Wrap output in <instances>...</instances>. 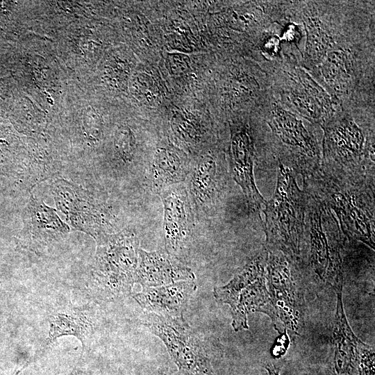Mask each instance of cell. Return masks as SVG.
<instances>
[{
	"instance_id": "21",
	"label": "cell",
	"mask_w": 375,
	"mask_h": 375,
	"mask_svg": "<svg viewBox=\"0 0 375 375\" xmlns=\"http://www.w3.org/2000/svg\"><path fill=\"white\" fill-rule=\"evenodd\" d=\"M192 162L187 156L170 147H158L150 160L147 181L154 192L186 181Z\"/></svg>"
},
{
	"instance_id": "8",
	"label": "cell",
	"mask_w": 375,
	"mask_h": 375,
	"mask_svg": "<svg viewBox=\"0 0 375 375\" xmlns=\"http://www.w3.org/2000/svg\"><path fill=\"white\" fill-rule=\"evenodd\" d=\"M263 69L269 76L273 98L301 117L320 126L338 106L299 65L283 62Z\"/></svg>"
},
{
	"instance_id": "5",
	"label": "cell",
	"mask_w": 375,
	"mask_h": 375,
	"mask_svg": "<svg viewBox=\"0 0 375 375\" xmlns=\"http://www.w3.org/2000/svg\"><path fill=\"white\" fill-rule=\"evenodd\" d=\"M265 147L276 163L306 178L321 166L322 130L278 103L272 94L258 109Z\"/></svg>"
},
{
	"instance_id": "13",
	"label": "cell",
	"mask_w": 375,
	"mask_h": 375,
	"mask_svg": "<svg viewBox=\"0 0 375 375\" xmlns=\"http://www.w3.org/2000/svg\"><path fill=\"white\" fill-rule=\"evenodd\" d=\"M143 324L165 344L172 360L185 375H212L209 359L183 317L147 314Z\"/></svg>"
},
{
	"instance_id": "11",
	"label": "cell",
	"mask_w": 375,
	"mask_h": 375,
	"mask_svg": "<svg viewBox=\"0 0 375 375\" xmlns=\"http://www.w3.org/2000/svg\"><path fill=\"white\" fill-rule=\"evenodd\" d=\"M267 251L250 259L226 285L215 288L214 297L221 303L230 306L232 326L235 331L248 329L247 315L253 312L265 313L269 303L266 286Z\"/></svg>"
},
{
	"instance_id": "9",
	"label": "cell",
	"mask_w": 375,
	"mask_h": 375,
	"mask_svg": "<svg viewBox=\"0 0 375 375\" xmlns=\"http://www.w3.org/2000/svg\"><path fill=\"white\" fill-rule=\"evenodd\" d=\"M229 125V173L241 188L249 208L258 212L266 203L257 188L253 172L258 156H267L261 119L254 110L245 118L232 119Z\"/></svg>"
},
{
	"instance_id": "22",
	"label": "cell",
	"mask_w": 375,
	"mask_h": 375,
	"mask_svg": "<svg viewBox=\"0 0 375 375\" xmlns=\"http://www.w3.org/2000/svg\"><path fill=\"white\" fill-rule=\"evenodd\" d=\"M49 321L50 331L43 350L57 338L65 335L77 337L84 346V339L90 331L91 324L81 313L76 312L69 314L57 313L52 315Z\"/></svg>"
},
{
	"instance_id": "25",
	"label": "cell",
	"mask_w": 375,
	"mask_h": 375,
	"mask_svg": "<svg viewBox=\"0 0 375 375\" xmlns=\"http://www.w3.org/2000/svg\"><path fill=\"white\" fill-rule=\"evenodd\" d=\"M158 375H172L168 369L164 368L159 371Z\"/></svg>"
},
{
	"instance_id": "23",
	"label": "cell",
	"mask_w": 375,
	"mask_h": 375,
	"mask_svg": "<svg viewBox=\"0 0 375 375\" xmlns=\"http://www.w3.org/2000/svg\"><path fill=\"white\" fill-rule=\"evenodd\" d=\"M358 367L360 375H374V351L367 344L361 351Z\"/></svg>"
},
{
	"instance_id": "7",
	"label": "cell",
	"mask_w": 375,
	"mask_h": 375,
	"mask_svg": "<svg viewBox=\"0 0 375 375\" xmlns=\"http://www.w3.org/2000/svg\"><path fill=\"white\" fill-rule=\"evenodd\" d=\"M277 182L272 198L265 203L264 231L268 250L286 256L297 268L303 239L306 195L294 174L277 162Z\"/></svg>"
},
{
	"instance_id": "2",
	"label": "cell",
	"mask_w": 375,
	"mask_h": 375,
	"mask_svg": "<svg viewBox=\"0 0 375 375\" xmlns=\"http://www.w3.org/2000/svg\"><path fill=\"white\" fill-rule=\"evenodd\" d=\"M374 107L338 106L321 125V168L337 174L374 178Z\"/></svg>"
},
{
	"instance_id": "14",
	"label": "cell",
	"mask_w": 375,
	"mask_h": 375,
	"mask_svg": "<svg viewBox=\"0 0 375 375\" xmlns=\"http://www.w3.org/2000/svg\"><path fill=\"white\" fill-rule=\"evenodd\" d=\"M97 242V269L104 283L114 292H127L135 282L139 242L128 230L95 238Z\"/></svg>"
},
{
	"instance_id": "12",
	"label": "cell",
	"mask_w": 375,
	"mask_h": 375,
	"mask_svg": "<svg viewBox=\"0 0 375 375\" xmlns=\"http://www.w3.org/2000/svg\"><path fill=\"white\" fill-rule=\"evenodd\" d=\"M230 176L223 154L208 151L192 162L185 186L195 217L210 218L222 208Z\"/></svg>"
},
{
	"instance_id": "18",
	"label": "cell",
	"mask_w": 375,
	"mask_h": 375,
	"mask_svg": "<svg viewBox=\"0 0 375 375\" xmlns=\"http://www.w3.org/2000/svg\"><path fill=\"white\" fill-rule=\"evenodd\" d=\"M342 285L334 288L337 295L333 331L331 375H353L358 365L362 350L367 344L359 340L349 326L342 300Z\"/></svg>"
},
{
	"instance_id": "10",
	"label": "cell",
	"mask_w": 375,
	"mask_h": 375,
	"mask_svg": "<svg viewBox=\"0 0 375 375\" xmlns=\"http://www.w3.org/2000/svg\"><path fill=\"white\" fill-rule=\"evenodd\" d=\"M266 251L265 278L269 303L265 314L271 318L279 333L283 328L285 332L297 334L302 319L303 298L294 277L296 267L281 252Z\"/></svg>"
},
{
	"instance_id": "1",
	"label": "cell",
	"mask_w": 375,
	"mask_h": 375,
	"mask_svg": "<svg viewBox=\"0 0 375 375\" xmlns=\"http://www.w3.org/2000/svg\"><path fill=\"white\" fill-rule=\"evenodd\" d=\"M304 29L300 66L311 72L338 44L375 33L374 1H298Z\"/></svg>"
},
{
	"instance_id": "15",
	"label": "cell",
	"mask_w": 375,
	"mask_h": 375,
	"mask_svg": "<svg viewBox=\"0 0 375 375\" xmlns=\"http://www.w3.org/2000/svg\"><path fill=\"white\" fill-rule=\"evenodd\" d=\"M158 194L163 205L162 233L165 250L177 257L192 238L195 215L185 185L168 187Z\"/></svg>"
},
{
	"instance_id": "17",
	"label": "cell",
	"mask_w": 375,
	"mask_h": 375,
	"mask_svg": "<svg viewBox=\"0 0 375 375\" xmlns=\"http://www.w3.org/2000/svg\"><path fill=\"white\" fill-rule=\"evenodd\" d=\"M194 278L192 270L166 250L150 252L139 249L135 281L143 287L162 286Z\"/></svg>"
},
{
	"instance_id": "3",
	"label": "cell",
	"mask_w": 375,
	"mask_h": 375,
	"mask_svg": "<svg viewBox=\"0 0 375 375\" xmlns=\"http://www.w3.org/2000/svg\"><path fill=\"white\" fill-rule=\"evenodd\" d=\"M374 42L370 34L338 44L308 72L336 106H374Z\"/></svg>"
},
{
	"instance_id": "19",
	"label": "cell",
	"mask_w": 375,
	"mask_h": 375,
	"mask_svg": "<svg viewBox=\"0 0 375 375\" xmlns=\"http://www.w3.org/2000/svg\"><path fill=\"white\" fill-rule=\"evenodd\" d=\"M24 233L31 249H37L63 240L69 227L56 211L32 196L24 214Z\"/></svg>"
},
{
	"instance_id": "24",
	"label": "cell",
	"mask_w": 375,
	"mask_h": 375,
	"mask_svg": "<svg viewBox=\"0 0 375 375\" xmlns=\"http://www.w3.org/2000/svg\"><path fill=\"white\" fill-rule=\"evenodd\" d=\"M265 369L269 375H280V368L272 363L265 365Z\"/></svg>"
},
{
	"instance_id": "6",
	"label": "cell",
	"mask_w": 375,
	"mask_h": 375,
	"mask_svg": "<svg viewBox=\"0 0 375 375\" xmlns=\"http://www.w3.org/2000/svg\"><path fill=\"white\" fill-rule=\"evenodd\" d=\"M306 195L303 239L297 269L308 265L333 288L343 284L342 250L347 237L330 208L309 190Z\"/></svg>"
},
{
	"instance_id": "20",
	"label": "cell",
	"mask_w": 375,
	"mask_h": 375,
	"mask_svg": "<svg viewBox=\"0 0 375 375\" xmlns=\"http://www.w3.org/2000/svg\"><path fill=\"white\" fill-rule=\"evenodd\" d=\"M197 290L193 281H183L158 287H143L133 297L144 309L171 317H183L188 303Z\"/></svg>"
},
{
	"instance_id": "4",
	"label": "cell",
	"mask_w": 375,
	"mask_h": 375,
	"mask_svg": "<svg viewBox=\"0 0 375 375\" xmlns=\"http://www.w3.org/2000/svg\"><path fill=\"white\" fill-rule=\"evenodd\" d=\"M303 185L335 215L342 232L374 249V178L350 176L319 167Z\"/></svg>"
},
{
	"instance_id": "16",
	"label": "cell",
	"mask_w": 375,
	"mask_h": 375,
	"mask_svg": "<svg viewBox=\"0 0 375 375\" xmlns=\"http://www.w3.org/2000/svg\"><path fill=\"white\" fill-rule=\"evenodd\" d=\"M56 206L65 213L74 227L87 232L94 238L106 233L111 227L112 216L106 207L87 201L81 190L66 181H58L52 186Z\"/></svg>"
}]
</instances>
